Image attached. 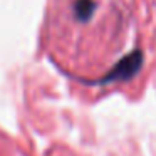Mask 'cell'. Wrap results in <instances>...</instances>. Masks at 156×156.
Returning <instances> with one entry per match:
<instances>
[{
  "label": "cell",
  "instance_id": "obj_1",
  "mask_svg": "<svg viewBox=\"0 0 156 156\" xmlns=\"http://www.w3.org/2000/svg\"><path fill=\"white\" fill-rule=\"evenodd\" d=\"M131 41L133 14L126 0H49L45 47L74 77L109 76L126 59Z\"/></svg>",
  "mask_w": 156,
  "mask_h": 156
}]
</instances>
